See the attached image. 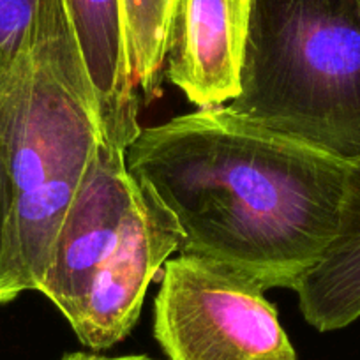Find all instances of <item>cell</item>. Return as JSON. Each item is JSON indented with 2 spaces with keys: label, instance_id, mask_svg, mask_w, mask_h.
<instances>
[{
  "label": "cell",
  "instance_id": "cell-10",
  "mask_svg": "<svg viewBox=\"0 0 360 360\" xmlns=\"http://www.w3.org/2000/svg\"><path fill=\"white\" fill-rule=\"evenodd\" d=\"M13 203L11 175L4 145L0 143V304H8L22 295L16 286L13 262Z\"/></svg>",
  "mask_w": 360,
  "mask_h": 360
},
{
  "label": "cell",
  "instance_id": "cell-11",
  "mask_svg": "<svg viewBox=\"0 0 360 360\" xmlns=\"http://www.w3.org/2000/svg\"><path fill=\"white\" fill-rule=\"evenodd\" d=\"M60 360H155L147 355H127V356H99V355H90V353H68L62 356Z\"/></svg>",
  "mask_w": 360,
  "mask_h": 360
},
{
  "label": "cell",
  "instance_id": "cell-1",
  "mask_svg": "<svg viewBox=\"0 0 360 360\" xmlns=\"http://www.w3.org/2000/svg\"><path fill=\"white\" fill-rule=\"evenodd\" d=\"M131 175L173 214L180 255L293 290L341 226L352 165L228 106L141 127Z\"/></svg>",
  "mask_w": 360,
  "mask_h": 360
},
{
  "label": "cell",
  "instance_id": "cell-9",
  "mask_svg": "<svg viewBox=\"0 0 360 360\" xmlns=\"http://www.w3.org/2000/svg\"><path fill=\"white\" fill-rule=\"evenodd\" d=\"M176 6L179 0H120L131 76L143 105L161 96Z\"/></svg>",
  "mask_w": 360,
  "mask_h": 360
},
{
  "label": "cell",
  "instance_id": "cell-7",
  "mask_svg": "<svg viewBox=\"0 0 360 360\" xmlns=\"http://www.w3.org/2000/svg\"><path fill=\"white\" fill-rule=\"evenodd\" d=\"M98 103L103 140L127 150L140 133L120 0H62Z\"/></svg>",
  "mask_w": 360,
  "mask_h": 360
},
{
  "label": "cell",
  "instance_id": "cell-4",
  "mask_svg": "<svg viewBox=\"0 0 360 360\" xmlns=\"http://www.w3.org/2000/svg\"><path fill=\"white\" fill-rule=\"evenodd\" d=\"M237 115L360 161V0H249Z\"/></svg>",
  "mask_w": 360,
  "mask_h": 360
},
{
  "label": "cell",
  "instance_id": "cell-6",
  "mask_svg": "<svg viewBox=\"0 0 360 360\" xmlns=\"http://www.w3.org/2000/svg\"><path fill=\"white\" fill-rule=\"evenodd\" d=\"M249 0H179L166 53V76L198 110L240 94Z\"/></svg>",
  "mask_w": 360,
  "mask_h": 360
},
{
  "label": "cell",
  "instance_id": "cell-5",
  "mask_svg": "<svg viewBox=\"0 0 360 360\" xmlns=\"http://www.w3.org/2000/svg\"><path fill=\"white\" fill-rule=\"evenodd\" d=\"M154 334L168 360H297L263 290L200 256L166 262Z\"/></svg>",
  "mask_w": 360,
  "mask_h": 360
},
{
  "label": "cell",
  "instance_id": "cell-3",
  "mask_svg": "<svg viewBox=\"0 0 360 360\" xmlns=\"http://www.w3.org/2000/svg\"><path fill=\"white\" fill-rule=\"evenodd\" d=\"M180 244L179 223L131 175L126 150L101 140L58 228L39 293L83 345L108 349L133 330L148 285Z\"/></svg>",
  "mask_w": 360,
  "mask_h": 360
},
{
  "label": "cell",
  "instance_id": "cell-2",
  "mask_svg": "<svg viewBox=\"0 0 360 360\" xmlns=\"http://www.w3.org/2000/svg\"><path fill=\"white\" fill-rule=\"evenodd\" d=\"M98 103L62 0L0 50V143L13 182L20 293L39 292L62 219L101 143Z\"/></svg>",
  "mask_w": 360,
  "mask_h": 360
},
{
  "label": "cell",
  "instance_id": "cell-8",
  "mask_svg": "<svg viewBox=\"0 0 360 360\" xmlns=\"http://www.w3.org/2000/svg\"><path fill=\"white\" fill-rule=\"evenodd\" d=\"M293 290L316 330H339L360 318V161L349 169L338 235Z\"/></svg>",
  "mask_w": 360,
  "mask_h": 360
}]
</instances>
